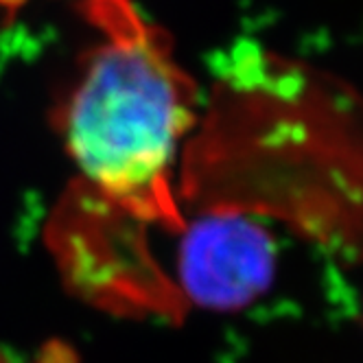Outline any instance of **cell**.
Instances as JSON below:
<instances>
[{
	"mask_svg": "<svg viewBox=\"0 0 363 363\" xmlns=\"http://www.w3.org/2000/svg\"><path fill=\"white\" fill-rule=\"evenodd\" d=\"M103 42L88 55L62 116L74 164L116 208L182 230L173 195L177 147L197 123V86L171 40L129 0H90Z\"/></svg>",
	"mask_w": 363,
	"mask_h": 363,
	"instance_id": "obj_1",
	"label": "cell"
},
{
	"mask_svg": "<svg viewBox=\"0 0 363 363\" xmlns=\"http://www.w3.org/2000/svg\"><path fill=\"white\" fill-rule=\"evenodd\" d=\"M179 289L213 311H239L261 298L274 280L276 245L254 219L213 211L182 228Z\"/></svg>",
	"mask_w": 363,
	"mask_h": 363,
	"instance_id": "obj_2",
	"label": "cell"
},
{
	"mask_svg": "<svg viewBox=\"0 0 363 363\" xmlns=\"http://www.w3.org/2000/svg\"><path fill=\"white\" fill-rule=\"evenodd\" d=\"M0 363H79V359L68 344L53 340L31 354H20L11 348L0 346Z\"/></svg>",
	"mask_w": 363,
	"mask_h": 363,
	"instance_id": "obj_3",
	"label": "cell"
}]
</instances>
